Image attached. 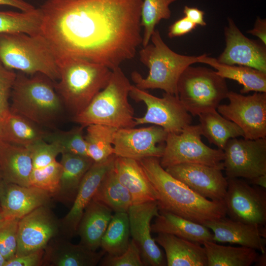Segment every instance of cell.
Here are the masks:
<instances>
[{"label":"cell","instance_id":"46","mask_svg":"<svg viewBox=\"0 0 266 266\" xmlns=\"http://www.w3.org/2000/svg\"><path fill=\"white\" fill-rule=\"evenodd\" d=\"M183 13L186 18L197 26H205L206 25L204 20V12L203 11L197 8L185 6Z\"/></svg>","mask_w":266,"mask_h":266},{"label":"cell","instance_id":"13","mask_svg":"<svg viewBox=\"0 0 266 266\" xmlns=\"http://www.w3.org/2000/svg\"><path fill=\"white\" fill-rule=\"evenodd\" d=\"M223 151V163L226 178H242L248 180L266 174V137L231 138Z\"/></svg>","mask_w":266,"mask_h":266},{"label":"cell","instance_id":"25","mask_svg":"<svg viewBox=\"0 0 266 266\" xmlns=\"http://www.w3.org/2000/svg\"><path fill=\"white\" fill-rule=\"evenodd\" d=\"M156 243L165 250L168 266H207L203 247L200 244L175 235L157 233Z\"/></svg>","mask_w":266,"mask_h":266},{"label":"cell","instance_id":"53","mask_svg":"<svg viewBox=\"0 0 266 266\" xmlns=\"http://www.w3.org/2000/svg\"><path fill=\"white\" fill-rule=\"evenodd\" d=\"M6 262V260L4 259L0 252V266H4Z\"/></svg>","mask_w":266,"mask_h":266},{"label":"cell","instance_id":"30","mask_svg":"<svg viewBox=\"0 0 266 266\" xmlns=\"http://www.w3.org/2000/svg\"><path fill=\"white\" fill-rule=\"evenodd\" d=\"M26 118L10 111L1 120V140L28 147L45 140L48 134Z\"/></svg>","mask_w":266,"mask_h":266},{"label":"cell","instance_id":"10","mask_svg":"<svg viewBox=\"0 0 266 266\" xmlns=\"http://www.w3.org/2000/svg\"><path fill=\"white\" fill-rule=\"evenodd\" d=\"M129 96L136 101L144 102L147 107L143 116L134 117L136 126L151 124L167 133H179L192 123V115L177 96L165 92L162 98H158L132 85Z\"/></svg>","mask_w":266,"mask_h":266},{"label":"cell","instance_id":"19","mask_svg":"<svg viewBox=\"0 0 266 266\" xmlns=\"http://www.w3.org/2000/svg\"><path fill=\"white\" fill-rule=\"evenodd\" d=\"M116 156L114 154L101 163H94L85 174L72 205L60 222L61 229L69 238L77 234L79 223L84 211L105 174L114 165Z\"/></svg>","mask_w":266,"mask_h":266},{"label":"cell","instance_id":"26","mask_svg":"<svg viewBox=\"0 0 266 266\" xmlns=\"http://www.w3.org/2000/svg\"><path fill=\"white\" fill-rule=\"evenodd\" d=\"M62 171L59 188L53 197L65 204L72 203L81 182L94 162L88 156L69 153L62 154Z\"/></svg>","mask_w":266,"mask_h":266},{"label":"cell","instance_id":"51","mask_svg":"<svg viewBox=\"0 0 266 266\" xmlns=\"http://www.w3.org/2000/svg\"><path fill=\"white\" fill-rule=\"evenodd\" d=\"M11 219H12L8 217L5 215L0 207V228Z\"/></svg>","mask_w":266,"mask_h":266},{"label":"cell","instance_id":"35","mask_svg":"<svg viewBox=\"0 0 266 266\" xmlns=\"http://www.w3.org/2000/svg\"><path fill=\"white\" fill-rule=\"evenodd\" d=\"M86 127L87 154L94 163L103 162L114 154L113 140L117 129L100 124Z\"/></svg>","mask_w":266,"mask_h":266},{"label":"cell","instance_id":"34","mask_svg":"<svg viewBox=\"0 0 266 266\" xmlns=\"http://www.w3.org/2000/svg\"><path fill=\"white\" fill-rule=\"evenodd\" d=\"M130 235L127 212H115L101 238L100 247L108 255L119 256L127 249Z\"/></svg>","mask_w":266,"mask_h":266},{"label":"cell","instance_id":"38","mask_svg":"<svg viewBox=\"0 0 266 266\" xmlns=\"http://www.w3.org/2000/svg\"><path fill=\"white\" fill-rule=\"evenodd\" d=\"M84 128L80 125L69 131L58 132L48 134L46 138L50 142L54 141L58 143L62 148V153L88 156L83 132Z\"/></svg>","mask_w":266,"mask_h":266},{"label":"cell","instance_id":"40","mask_svg":"<svg viewBox=\"0 0 266 266\" xmlns=\"http://www.w3.org/2000/svg\"><path fill=\"white\" fill-rule=\"evenodd\" d=\"M31 154L33 168L44 167L56 160L62 153L61 146L56 142L48 143L41 140L27 147Z\"/></svg>","mask_w":266,"mask_h":266},{"label":"cell","instance_id":"16","mask_svg":"<svg viewBox=\"0 0 266 266\" xmlns=\"http://www.w3.org/2000/svg\"><path fill=\"white\" fill-rule=\"evenodd\" d=\"M166 170L199 195L212 200H223L227 179L220 167L198 164H181L168 166Z\"/></svg>","mask_w":266,"mask_h":266},{"label":"cell","instance_id":"42","mask_svg":"<svg viewBox=\"0 0 266 266\" xmlns=\"http://www.w3.org/2000/svg\"><path fill=\"white\" fill-rule=\"evenodd\" d=\"M19 220L12 219L0 228V252L6 261L16 253Z\"/></svg>","mask_w":266,"mask_h":266},{"label":"cell","instance_id":"41","mask_svg":"<svg viewBox=\"0 0 266 266\" xmlns=\"http://www.w3.org/2000/svg\"><path fill=\"white\" fill-rule=\"evenodd\" d=\"M101 266H144L138 247L132 239L127 249L119 256L107 255L100 262Z\"/></svg>","mask_w":266,"mask_h":266},{"label":"cell","instance_id":"33","mask_svg":"<svg viewBox=\"0 0 266 266\" xmlns=\"http://www.w3.org/2000/svg\"><path fill=\"white\" fill-rule=\"evenodd\" d=\"M92 199L114 212H127L132 205L130 194L118 179L114 167L104 176Z\"/></svg>","mask_w":266,"mask_h":266},{"label":"cell","instance_id":"50","mask_svg":"<svg viewBox=\"0 0 266 266\" xmlns=\"http://www.w3.org/2000/svg\"><path fill=\"white\" fill-rule=\"evenodd\" d=\"M255 263L256 266H266V253H261L260 255H259Z\"/></svg>","mask_w":266,"mask_h":266},{"label":"cell","instance_id":"45","mask_svg":"<svg viewBox=\"0 0 266 266\" xmlns=\"http://www.w3.org/2000/svg\"><path fill=\"white\" fill-rule=\"evenodd\" d=\"M197 26L185 16L176 21L168 28V36L173 38L185 35L196 28Z\"/></svg>","mask_w":266,"mask_h":266},{"label":"cell","instance_id":"49","mask_svg":"<svg viewBox=\"0 0 266 266\" xmlns=\"http://www.w3.org/2000/svg\"><path fill=\"white\" fill-rule=\"evenodd\" d=\"M248 181L251 184L266 188V174L260 175Z\"/></svg>","mask_w":266,"mask_h":266},{"label":"cell","instance_id":"11","mask_svg":"<svg viewBox=\"0 0 266 266\" xmlns=\"http://www.w3.org/2000/svg\"><path fill=\"white\" fill-rule=\"evenodd\" d=\"M227 98L229 103L220 104L217 111L241 129L244 138H266V92L244 96L229 91Z\"/></svg>","mask_w":266,"mask_h":266},{"label":"cell","instance_id":"22","mask_svg":"<svg viewBox=\"0 0 266 266\" xmlns=\"http://www.w3.org/2000/svg\"><path fill=\"white\" fill-rule=\"evenodd\" d=\"M114 169L130 193L132 205L158 200V193L139 161L116 156Z\"/></svg>","mask_w":266,"mask_h":266},{"label":"cell","instance_id":"32","mask_svg":"<svg viewBox=\"0 0 266 266\" xmlns=\"http://www.w3.org/2000/svg\"><path fill=\"white\" fill-rule=\"evenodd\" d=\"M207 266H250L259 255L256 250L247 247L218 244L214 241L203 243Z\"/></svg>","mask_w":266,"mask_h":266},{"label":"cell","instance_id":"14","mask_svg":"<svg viewBox=\"0 0 266 266\" xmlns=\"http://www.w3.org/2000/svg\"><path fill=\"white\" fill-rule=\"evenodd\" d=\"M167 133L156 125L117 129L113 140L114 154L137 161L148 157L161 158L165 146L160 143L165 142Z\"/></svg>","mask_w":266,"mask_h":266},{"label":"cell","instance_id":"37","mask_svg":"<svg viewBox=\"0 0 266 266\" xmlns=\"http://www.w3.org/2000/svg\"><path fill=\"white\" fill-rule=\"evenodd\" d=\"M177 0H143L140 12V25L143 27L142 45L147 46L156 26L163 19L171 16L169 5Z\"/></svg>","mask_w":266,"mask_h":266},{"label":"cell","instance_id":"43","mask_svg":"<svg viewBox=\"0 0 266 266\" xmlns=\"http://www.w3.org/2000/svg\"><path fill=\"white\" fill-rule=\"evenodd\" d=\"M17 73L6 67L0 61V119L10 112L9 99Z\"/></svg>","mask_w":266,"mask_h":266},{"label":"cell","instance_id":"1","mask_svg":"<svg viewBox=\"0 0 266 266\" xmlns=\"http://www.w3.org/2000/svg\"><path fill=\"white\" fill-rule=\"evenodd\" d=\"M143 0H46L41 33L58 61L80 59L113 70L142 44Z\"/></svg>","mask_w":266,"mask_h":266},{"label":"cell","instance_id":"36","mask_svg":"<svg viewBox=\"0 0 266 266\" xmlns=\"http://www.w3.org/2000/svg\"><path fill=\"white\" fill-rule=\"evenodd\" d=\"M42 18L39 7L28 11H0V34L22 33L34 35L41 33Z\"/></svg>","mask_w":266,"mask_h":266},{"label":"cell","instance_id":"47","mask_svg":"<svg viewBox=\"0 0 266 266\" xmlns=\"http://www.w3.org/2000/svg\"><path fill=\"white\" fill-rule=\"evenodd\" d=\"M247 33L258 37L261 41L266 45V20L258 17L255 22L254 28Z\"/></svg>","mask_w":266,"mask_h":266},{"label":"cell","instance_id":"44","mask_svg":"<svg viewBox=\"0 0 266 266\" xmlns=\"http://www.w3.org/2000/svg\"><path fill=\"white\" fill-rule=\"evenodd\" d=\"M44 249L39 250L24 255L14 256L6 261L4 266H42Z\"/></svg>","mask_w":266,"mask_h":266},{"label":"cell","instance_id":"23","mask_svg":"<svg viewBox=\"0 0 266 266\" xmlns=\"http://www.w3.org/2000/svg\"><path fill=\"white\" fill-rule=\"evenodd\" d=\"M51 198L42 189L7 183L0 207L8 217L20 219L40 206L49 205Z\"/></svg>","mask_w":266,"mask_h":266},{"label":"cell","instance_id":"18","mask_svg":"<svg viewBox=\"0 0 266 266\" xmlns=\"http://www.w3.org/2000/svg\"><path fill=\"white\" fill-rule=\"evenodd\" d=\"M224 35L226 47L216 59L218 62L249 66L266 73V45L245 36L230 17Z\"/></svg>","mask_w":266,"mask_h":266},{"label":"cell","instance_id":"3","mask_svg":"<svg viewBox=\"0 0 266 266\" xmlns=\"http://www.w3.org/2000/svg\"><path fill=\"white\" fill-rule=\"evenodd\" d=\"M150 40L152 43L139 51L140 61L149 69L148 75L144 78L134 71L132 80L140 89H161L178 97L177 86L181 74L188 66L201 63L204 54L189 56L174 52L164 42L158 30Z\"/></svg>","mask_w":266,"mask_h":266},{"label":"cell","instance_id":"4","mask_svg":"<svg viewBox=\"0 0 266 266\" xmlns=\"http://www.w3.org/2000/svg\"><path fill=\"white\" fill-rule=\"evenodd\" d=\"M58 64L60 78L55 87L63 104L75 116L106 86L112 70L80 59H61Z\"/></svg>","mask_w":266,"mask_h":266},{"label":"cell","instance_id":"7","mask_svg":"<svg viewBox=\"0 0 266 266\" xmlns=\"http://www.w3.org/2000/svg\"><path fill=\"white\" fill-rule=\"evenodd\" d=\"M53 81L42 73L19 71L10 95V111L37 125L48 124L61 113L63 103Z\"/></svg>","mask_w":266,"mask_h":266},{"label":"cell","instance_id":"2","mask_svg":"<svg viewBox=\"0 0 266 266\" xmlns=\"http://www.w3.org/2000/svg\"><path fill=\"white\" fill-rule=\"evenodd\" d=\"M139 161L158 193L159 211L201 224L226 216L224 200H212L199 195L168 173L161 166L160 158Z\"/></svg>","mask_w":266,"mask_h":266},{"label":"cell","instance_id":"15","mask_svg":"<svg viewBox=\"0 0 266 266\" xmlns=\"http://www.w3.org/2000/svg\"><path fill=\"white\" fill-rule=\"evenodd\" d=\"M60 223L49 205L40 206L19 219L15 256L44 249L59 233Z\"/></svg>","mask_w":266,"mask_h":266},{"label":"cell","instance_id":"28","mask_svg":"<svg viewBox=\"0 0 266 266\" xmlns=\"http://www.w3.org/2000/svg\"><path fill=\"white\" fill-rule=\"evenodd\" d=\"M151 230L153 233L170 234L200 245L214 241L213 233L204 225L166 211H159L151 225Z\"/></svg>","mask_w":266,"mask_h":266},{"label":"cell","instance_id":"54","mask_svg":"<svg viewBox=\"0 0 266 266\" xmlns=\"http://www.w3.org/2000/svg\"><path fill=\"white\" fill-rule=\"evenodd\" d=\"M1 140V120L0 119V141Z\"/></svg>","mask_w":266,"mask_h":266},{"label":"cell","instance_id":"27","mask_svg":"<svg viewBox=\"0 0 266 266\" xmlns=\"http://www.w3.org/2000/svg\"><path fill=\"white\" fill-rule=\"evenodd\" d=\"M112 210L93 199L85 208L78 227L77 233L80 243L88 249L96 251L112 217Z\"/></svg>","mask_w":266,"mask_h":266},{"label":"cell","instance_id":"5","mask_svg":"<svg viewBox=\"0 0 266 266\" xmlns=\"http://www.w3.org/2000/svg\"><path fill=\"white\" fill-rule=\"evenodd\" d=\"M0 61L6 67L26 74L42 73L53 81L60 78L57 55L41 33L0 34Z\"/></svg>","mask_w":266,"mask_h":266},{"label":"cell","instance_id":"12","mask_svg":"<svg viewBox=\"0 0 266 266\" xmlns=\"http://www.w3.org/2000/svg\"><path fill=\"white\" fill-rule=\"evenodd\" d=\"M227 179V188L224 198L226 215L234 221L265 226L266 189L252 186L239 178Z\"/></svg>","mask_w":266,"mask_h":266},{"label":"cell","instance_id":"55","mask_svg":"<svg viewBox=\"0 0 266 266\" xmlns=\"http://www.w3.org/2000/svg\"><path fill=\"white\" fill-rule=\"evenodd\" d=\"M0 177L2 178V175H1V171H0Z\"/></svg>","mask_w":266,"mask_h":266},{"label":"cell","instance_id":"21","mask_svg":"<svg viewBox=\"0 0 266 266\" xmlns=\"http://www.w3.org/2000/svg\"><path fill=\"white\" fill-rule=\"evenodd\" d=\"M105 254L103 250L92 251L81 243L74 244L56 236L44 249L42 266H95Z\"/></svg>","mask_w":266,"mask_h":266},{"label":"cell","instance_id":"29","mask_svg":"<svg viewBox=\"0 0 266 266\" xmlns=\"http://www.w3.org/2000/svg\"><path fill=\"white\" fill-rule=\"evenodd\" d=\"M201 63L206 64L216 69L218 74L226 79L237 82L242 86L241 94L251 91L266 92V73L249 66L228 65L219 63L216 59L204 54Z\"/></svg>","mask_w":266,"mask_h":266},{"label":"cell","instance_id":"39","mask_svg":"<svg viewBox=\"0 0 266 266\" xmlns=\"http://www.w3.org/2000/svg\"><path fill=\"white\" fill-rule=\"evenodd\" d=\"M62 166L57 160L39 168H33L30 177V185L49 192L52 198L59 186Z\"/></svg>","mask_w":266,"mask_h":266},{"label":"cell","instance_id":"20","mask_svg":"<svg viewBox=\"0 0 266 266\" xmlns=\"http://www.w3.org/2000/svg\"><path fill=\"white\" fill-rule=\"evenodd\" d=\"M212 231L215 242L236 244L266 252V232L264 226L245 224L226 216L204 223Z\"/></svg>","mask_w":266,"mask_h":266},{"label":"cell","instance_id":"8","mask_svg":"<svg viewBox=\"0 0 266 266\" xmlns=\"http://www.w3.org/2000/svg\"><path fill=\"white\" fill-rule=\"evenodd\" d=\"M178 97L193 116L216 110L229 92L226 79L206 67L188 66L177 83Z\"/></svg>","mask_w":266,"mask_h":266},{"label":"cell","instance_id":"48","mask_svg":"<svg viewBox=\"0 0 266 266\" xmlns=\"http://www.w3.org/2000/svg\"><path fill=\"white\" fill-rule=\"evenodd\" d=\"M0 5L12 6L22 11H28L35 8L33 5L24 0H0Z\"/></svg>","mask_w":266,"mask_h":266},{"label":"cell","instance_id":"52","mask_svg":"<svg viewBox=\"0 0 266 266\" xmlns=\"http://www.w3.org/2000/svg\"><path fill=\"white\" fill-rule=\"evenodd\" d=\"M7 183L1 177H0V204L3 196Z\"/></svg>","mask_w":266,"mask_h":266},{"label":"cell","instance_id":"31","mask_svg":"<svg viewBox=\"0 0 266 266\" xmlns=\"http://www.w3.org/2000/svg\"><path fill=\"white\" fill-rule=\"evenodd\" d=\"M199 117L201 135L218 149L223 150L231 138L243 136V132L238 125L224 117L216 110L201 113Z\"/></svg>","mask_w":266,"mask_h":266},{"label":"cell","instance_id":"9","mask_svg":"<svg viewBox=\"0 0 266 266\" xmlns=\"http://www.w3.org/2000/svg\"><path fill=\"white\" fill-rule=\"evenodd\" d=\"M201 136L199 125H190L179 133H168L161 166L165 169L181 164H198L224 169L223 150L207 146Z\"/></svg>","mask_w":266,"mask_h":266},{"label":"cell","instance_id":"24","mask_svg":"<svg viewBox=\"0 0 266 266\" xmlns=\"http://www.w3.org/2000/svg\"><path fill=\"white\" fill-rule=\"evenodd\" d=\"M0 169L6 183L30 186L33 163L28 148L0 141Z\"/></svg>","mask_w":266,"mask_h":266},{"label":"cell","instance_id":"17","mask_svg":"<svg viewBox=\"0 0 266 266\" xmlns=\"http://www.w3.org/2000/svg\"><path fill=\"white\" fill-rule=\"evenodd\" d=\"M127 213L130 234L139 249L144 265H166L163 254L151 235V220L159 214L157 201L133 204Z\"/></svg>","mask_w":266,"mask_h":266},{"label":"cell","instance_id":"6","mask_svg":"<svg viewBox=\"0 0 266 266\" xmlns=\"http://www.w3.org/2000/svg\"><path fill=\"white\" fill-rule=\"evenodd\" d=\"M131 86L120 67L112 70L106 86L73 116V121L85 127L100 124L117 129L134 128V110L128 100Z\"/></svg>","mask_w":266,"mask_h":266}]
</instances>
